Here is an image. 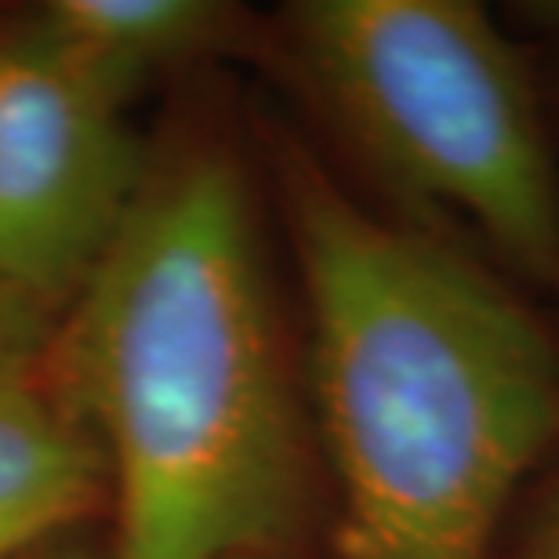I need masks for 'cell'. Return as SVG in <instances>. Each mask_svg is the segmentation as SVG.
<instances>
[{
  "mask_svg": "<svg viewBox=\"0 0 559 559\" xmlns=\"http://www.w3.org/2000/svg\"><path fill=\"white\" fill-rule=\"evenodd\" d=\"M523 559H559V490L552 495L549 506H545Z\"/></svg>",
  "mask_w": 559,
  "mask_h": 559,
  "instance_id": "cell-8",
  "label": "cell"
},
{
  "mask_svg": "<svg viewBox=\"0 0 559 559\" xmlns=\"http://www.w3.org/2000/svg\"><path fill=\"white\" fill-rule=\"evenodd\" d=\"M44 382L98 447L114 559H276L306 516L309 447L240 167L193 150L70 298Z\"/></svg>",
  "mask_w": 559,
  "mask_h": 559,
  "instance_id": "cell-1",
  "label": "cell"
},
{
  "mask_svg": "<svg viewBox=\"0 0 559 559\" xmlns=\"http://www.w3.org/2000/svg\"><path fill=\"white\" fill-rule=\"evenodd\" d=\"M22 552H29L26 542L19 538H8V534H0V559H19Z\"/></svg>",
  "mask_w": 559,
  "mask_h": 559,
  "instance_id": "cell-9",
  "label": "cell"
},
{
  "mask_svg": "<svg viewBox=\"0 0 559 559\" xmlns=\"http://www.w3.org/2000/svg\"><path fill=\"white\" fill-rule=\"evenodd\" d=\"M29 26L117 106L237 37V8L215 0H48Z\"/></svg>",
  "mask_w": 559,
  "mask_h": 559,
  "instance_id": "cell-5",
  "label": "cell"
},
{
  "mask_svg": "<svg viewBox=\"0 0 559 559\" xmlns=\"http://www.w3.org/2000/svg\"><path fill=\"white\" fill-rule=\"evenodd\" d=\"M276 559H287V556H276Z\"/></svg>",
  "mask_w": 559,
  "mask_h": 559,
  "instance_id": "cell-11",
  "label": "cell"
},
{
  "mask_svg": "<svg viewBox=\"0 0 559 559\" xmlns=\"http://www.w3.org/2000/svg\"><path fill=\"white\" fill-rule=\"evenodd\" d=\"M280 193L338 559H490L559 443V342L476 259L378 218L298 145L280 153Z\"/></svg>",
  "mask_w": 559,
  "mask_h": 559,
  "instance_id": "cell-2",
  "label": "cell"
},
{
  "mask_svg": "<svg viewBox=\"0 0 559 559\" xmlns=\"http://www.w3.org/2000/svg\"><path fill=\"white\" fill-rule=\"evenodd\" d=\"M55 312L0 280V378L40 374Z\"/></svg>",
  "mask_w": 559,
  "mask_h": 559,
  "instance_id": "cell-7",
  "label": "cell"
},
{
  "mask_svg": "<svg viewBox=\"0 0 559 559\" xmlns=\"http://www.w3.org/2000/svg\"><path fill=\"white\" fill-rule=\"evenodd\" d=\"M106 465L40 374L0 378V534L29 549L95 509Z\"/></svg>",
  "mask_w": 559,
  "mask_h": 559,
  "instance_id": "cell-6",
  "label": "cell"
},
{
  "mask_svg": "<svg viewBox=\"0 0 559 559\" xmlns=\"http://www.w3.org/2000/svg\"><path fill=\"white\" fill-rule=\"evenodd\" d=\"M290 62L407 200L559 295V189L520 48L473 0H298Z\"/></svg>",
  "mask_w": 559,
  "mask_h": 559,
  "instance_id": "cell-3",
  "label": "cell"
},
{
  "mask_svg": "<svg viewBox=\"0 0 559 559\" xmlns=\"http://www.w3.org/2000/svg\"><path fill=\"white\" fill-rule=\"evenodd\" d=\"M40 559H92V556H87V552H81V549H55V552L40 556Z\"/></svg>",
  "mask_w": 559,
  "mask_h": 559,
  "instance_id": "cell-10",
  "label": "cell"
},
{
  "mask_svg": "<svg viewBox=\"0 0 559 559\" xmlns=\"http://www.w3.org/2000/svg\"><path fill=\"white\" fill-rule=\"evenodd\" d=\"M128 109L29 22L0 33V280L55 317L120 237L150 178Z\"/></svg>",
  "mask_w": 559,
  "mask_h": 559,
  "instance_id": "cell-4",
  "label": "cell"
}]
</instances>
